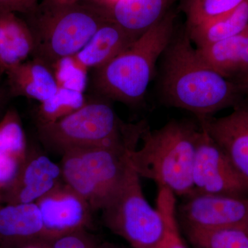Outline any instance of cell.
<instances>
[{"label":"cell","instance_id":"3","mask_svg":"<svg viewBox=\"0 0 248 248\" xmlns=\"http://www.w3.org/2000/svg\"><path fill=\"white\" fill-rule=\"evenodd\" d=\"M144 122L127 124L108 102L98 101L53 123L37 125L41 141L63 155L71 150L110 148L133 151L147 128Z\"/></svg>","mask_w":248,"mask_h":248},{"label":"cell","instance_id":"4","mask_svg":"<svg viewBox=\"0 0 248 248\" xmlns=\"http://www.w3.org/2000/svg\"><path fill=\"white\" fill-rule=\"evenodd\" d=\"M176 14L170 11L159 22L94 75V87L107 99L138 104L144 97L156 62L174 33Z\"/></svg>","mask_w":248,"mask_h":248},{"label":"cell","instance_id":"7","mask_svg":"<svg viewBox=\"0 0 248 248\" xmlns=\"http://www.w3.org/2000/svg\"><path fill=\"white\" fill-rule=\"evenodd\" d=\"M140 178L129 164L123 182L102 209L103 221L133 248H157L166 234V221L147 201Z\"/></svg>","mask_w":248,"mask_h":248},{"label":"cell","instance_id":"2","mask_svg":"<svg viewBox=\"0 0 248 248\" xmlns=\"http://www.w3.org/2000/svg\"><path fill=\"white\" fill-rule=\"evenodd\" d=\"M200 127L172 120L158 130L147 127L141 148L128 152L129 164L140 177L167 188L177 197L193 193L192 171Z\"/></svg>","mask_w":248,"mask_h":248},{"label":"cell","instance_id":"12","mask_svg":"<svg viewBox=\"0 0 248 248\" xmlns=\"http://www.w3.org/2000/svg\"><path fill=\"white\" fill-rule=\"evenodd\" d=\"M199 120L248 186V104L239 103L225 117Z\"/></svg>","mask_w":248,"mask_h":248},{"label":"cell","instance_id":"1","mask_svg":"<svg viewBox=\"0 0 248 248\" xmlns=\"http://www.w3.org/2000/svg\"><path fill=\"white\" fill-rule=\"evenodd\" d=\"M161 56L160 87L170 105L200 118L239 104V86L202 61L186 29L174 32Z\"/></svg>","mask_w":248,"mask_h":248},{"label":"cell","instance_id":"15","mask_svg":"<svg viewBox=\"0 0 248 248\" xmlns=\"http://www.w3.org/2000/svg\"><path fill=\"white\" fill-rule=\"evenodd\" d=\"M175 1L177 0H115L104 6L112 22L138 39L164 17Z\"/></svg>","mask_w":248,"mask_h":248},{"label":"cell","instance_id":"21","mask_svg":"<svg viewBox=\"0 0 248 248\" xmlns=\"http://www.w3.org/2000/svg\"><path fill=\"white\" fill-rule=\"evenodd\" d=\"M184 229L193 248H248V226Z\"/></svg>","mask_w":248,"mask_h":248},{"label":"cell","instance_id":"24","mask_svg":"<svg viewBox=\"0 0 248 248\" xmlns=\"http://www.w3.org/2000/svg\"><path fill=\"white\" fill-rule=\"evenodd\" d=\"M156 208L164 215L166 223V234L157 248H187L179 232L176 196L169 189L159 188Z\"/></svg>","mask_w":248,"mask_h":248},{"label":"cell","instance_id":"9","mask_svg":"<svg viewBox=\"0 0 248 248\" xmlns=\"http://www.w3.org/2000/svg\"><path fill=\"white\" fill-rule=\"evenodd\" d=\"M184 228L248 226V197L194 192L177 208Z\"/></svg>","mask_w":248,"mask_h":248},{"label":"cell","instance_id":"32","mask_svg":"<svg viewBox=\"0 0 248 248\" xmlns=\"http://www.w3.org/2000/svg\"><path fill=\"white\" fill-rule=\"evenodd\" d=\"M3 97L2 94L0 93V110H1V107H2Z\"/></svg>","mask_w":248,"mask_h":248},{"label":"cell","instance_id":"5","mask_svg":"<svg viewBox=\"0 0 248 248\" xmlns=\"http://www.w3.org/2000/svg\"><path fill=\"white\" fill-rule=\"evenodd\" d=\"M35 58L51 67L58 60L79 53L99 28L112 21L107 9L94 1L48 9L28 15Z\"/></svg>","mask_w":248,"mask_h":248},{"label":"cell","instance_id":"33","mask_svg":"<svg viewBox=\"0 0 248 248\" xmlns=\"http://www.w3.org/2000/svg\"><path fill=\"white\" fill-rule=\"evenodd\" d=\"M0 248H3L2 246H1V243H0Z\"/></svg>","mask_w":248,"mask_h":248},{"label":"cell","instance_id":"29","mask_svg":"<svg viewBox=\"0 0 248 248\" xmlns=\"http://www.w3.org/2000/svg\"><path fill=\"white\" fill-rule=\"evenodd\" d=\"M236 84L239 86L240 89L241 90L243 93H247L248 94V77L245 79L241 80Z\"/></svg>","mask_w":248,"mask_h":248},{"label":"cell","instance_id":"16","mask_svg":"<svg viewBox=\"0 0 248 248\" xmlns=\"http://www.w3.org/2000/svg\"><path fill=\"white\" fill-rule=\"evenodd\" d=\"M29 147L20 117L11 109L0 120V195L20 170Z\"/></svg>","mask_w":248,"mask_h":248},{"label":"cell","instance_id":"19","mask_svg":"<svg viewBox=\"0 0 248 248\" xmlns=\"http://www.w3.org/2000/svg\"><path fill=\"white\" fill-rule=\"evenodd\" d=\"M138 40L112 21L99 28L79 53L75 56L89 68L104 66Z\"/></svg>","mask_w":248,"mask_h":248},{"label":"cell","instance_id":"17","mask_svg":"<svg viewBox=\"0 0 248 248\" xmlns=\"http://www.w3.org/2000/svg\"><path fill=\"white\" fill-rule=\"evenodd\" d=\"M5 73L14 96L42 103L54 95L59 89L51 67L39 59L23 62Z\"/></svg>","mask_w":248,"mask_h":248},{"label":"cell","instance_id":"26","mask_svg":"<svg viewBox=\"0 0 248 248\" xmlns=\"http://www.w3.org/2000/svg\"><path fill=\"white\" fill-rule=\"evenodd\" d=\"M42 244L46 248H100L102 245L87 229L71 232Z\"/></svg>","mask_w":248,"mask_h":248},{"label":"cell","instance_id":"30","mask_svg":"<svg viewBox=\"0 0 248 248\" xmlns=\"http://www.w3.org/2000/svg\"><path fill=\"white\" fill-rule=\"evenodd\" d=\"M22 248H46L45 245L42 243H37V244H33L28 245V246H24Z\"/></svg>","mask_w":248,"mask_h":248},{"label":"cell","instance_id":"18","mask_svg":"<svg viewBox=\"0 0 248 248\" xmlns=\"http://www.w3.org/2000/svg\"><path fill=\"white\" fill-rule=\"evenodd\" d=\"M33 33L16 13H0V72L27 61L35 52Z\"/></svg>","mask_w":248,"mask_h":248},{"label":"cell","instance_id":"28","mask_svg":"<svg viewBox=\"0 0 248 248\" xmlns=\"http://www.w3.org/2000/svg\"><path fill=\"white\" fill-rule=\"evenodd\" d=\"M84 0H42L39 4L37 9H48L58 6H66L80 2Z\"/></svg>","mask_w":248,"mask_h":248},{"label":"cell","instance_id":"20","mask_svg":"<svg viewBox=\"0 0 248 248\" xmlns=\"http://www.w3.org/2000/svg\"><path fill=\"white\" fill-rule=\"evenodd\" d=\"M248 27V0L228 14L208 22L186 29L197 48L213 45L241 33Z\"/></svg>","mask_w":248,"mask_h":248},{"label":"cell","instance_id":"23","mask_svg":"<svg viewBox=\"0 0 248 248\" xmlns=\"http://www.w3.org/2000/svg\"><path fill=\"white\" fill-rule=\"evenodd\" d=\"M244 0H182L186 29L196 27L228 14Z\"/></svg>","mask_w":248,"mask_h":248},{"label":"cell","instance_id":"10","mask_svg":"<svg viewBox=\"0 0 248 248\" xmlns=\"http://www.w3.org/2000/svg\"><path fill=\"white\" fill-rule=\"evenodd\" d=\"M45 229V241L62 234L88 229L92 222L93 209L89 203L64 182L35 202Z\"/></svg>","mask_w":248,"mask_h":248},{"label":"cell","instance_id":"8","mask_svg":"<svg viewBox=\"0 0 248 248\" xmlns=\"http://www.w3.org/2000/svg\"><path fill=\"white\" fill-rule=\"evenodd\" d=\"M192 182L194 192L248 197V186L226 153L200 124Z\"/></svg>","mask_w":248,"mask_h":248},{"label":"cell","instance_id":"22","mask_svg":"<svg viewBox=\"0 0 248 248\" xmlns=\"http://www.w3.org/2000/svg\"><path fill=\"white\" fill-rule=\"evenodd\" d=\"M86 104L83 93L59 88L54 95L40 103L36 115L37 125L58 122L79 110Z\"/></svg>","mask_w":248,"mask_h":248},{"label":"cell","instance_id":"31","mask_svg":"<svg viewBox=\"0 0 248 248\" xmlns=\"http://www.w3.org/2000/svg\"><path fill=\"white\" fill-rule=\"evenodd\" d=\"M100 248H122L118 247V246H114V245H112L110 244H107V243H104V244H102V245H101Z\"/></svg>","mask_w":248,"mask_h":248},{"label":"cell","instance_id":"25","mask_svg":"<svg viewBox=\"0 0 248 248\" xmlns=\"http://www.w3.org/2000/svg\"><path fill=\"white\" fill-rule=\"evenodd\" d=\"M59 88L84 93L88 82V68L75 55L58 60L51 66Z\"/></svg>","mask_w":248,"mask_h":248},{"label":"cell","instance_id":"6","mask_svg":"<svg viewBox=\"0 0 248 248\" xmlns=\"http://www.w3.org/2000/svg\"><path fill=\"white\" fill-rule=\"evenodd\" d=\"M128 152L110 148H79L62 155L63 182L81 195L93 211H102L128 170Z\"/></svg>","mask_w":248,"mask_h":248},{"label":"cell","instance_id":"27","mask_svg":"<svg viewBox=\"0 0 248 248\" xmlns=\"http://www.w3.org/2000/svg\"><path fill=\"white\" fill-rule=\"evenodd\" d=\"M38 0H0V13L30 15L38 6Z\"/></svg>","mask_w":248,"mask_h":248},{"label":"cell","instance_id":"14","mask_svg":"<svg viewBox=\"0 0 248 248\" xmlns=\"http://www.w3.org/2000/svg\"><path fill=\"white\" fill-rule=\"evenodd\" d=\"M202 61L226 79L238 83L248 77V27L241 33L196 48Z\"/></svg>","mask_w":248,"mask_h":248},{"label":"cell","instance_id":"13","mask_svg":"<svg viewBox=\"0 0 248 248\" xmlns=\"http://www.w3.org/2000/svg\"><path fill=\"white\" fill-rule=\"evenodd\" d=\"M45 241V226L36 203H0V243L3 248H22Z\"/></svg>","mask_w":248,"mask_h":248},{"label":"cell","instance_id":"11","mask_svg":"<svg viewBox=\"0 0 248 248\" xmlns=\"http://www.w3.org/2000/svg\"><path fill=\"white\" fill-rule=\"evenodd\" d=\"M63 182L60 165L36 148H29L20 170L0 195V203H35Z\"/></svg>","mask_w":248,"mask_h":248}]
</instances>
